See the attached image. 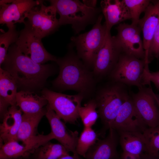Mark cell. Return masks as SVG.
Here are the masks:
<instances>
[{
  "label": "cell",
  "instance_id": "obj_22",
  "mask_svg": "<svg viewBox=\"0 0 159 159\" xmlns=\"http://www.w3.org/2000/svg\"><path fill=\"white\" fill-rule=\"evenodd\" d=\"M47 104V100L42 96H39L29 90H21L16 94V105L23 113H38Z\"/></svg>",
  "mask_w": 159,
  "mask_h": 159
},
{
  "label": "cell",
  "instance_id": "obj_36",
  "mask_svg": "<svg viewBox=\"0 0 159 159\" xmlns=\"http://www.w3.org/2000/svg\"><path fill=\"white\" fill-rule=\"evenodd\" d=\"M155 97L157 100V102L159 107V93L155 94Z\"/></svg>",
  "mask_w": 159,
  "mask_h": 159
},
{
  "label": "cell",
  "instance_id": "obj_33",
  "mask_svg": "<svg viewBox=\"0 0 159 159\" xmlns=\"http://www.w3.org/2000/svg\"><path fill=\"white\" fill-rule=\"evenodd\" d=\"M82 2L85 6L91 8H95L97 7V0H83Z\"/></svg>",
  "mask_w": 159,
  "mask_h": 159
},
{
  "label": "cell",
  "instance_id": "obj_9",
  "mask_svg": "<svg viewBox=\"0 0 159 159\" xmlns=\"http://www.w3.org/2000/svg\"><path fill=\"white\" fill-rule=\"evenodd\" d=\"M23 29L19 32L15 44L19 50L35 62L43 64L49 61L55 62L57 58L48 52L39 37L25 22Z\"/></svg>",
  "mask_w": 159,
  "mask_h": 159
},
{
  "label": "cell",
  "instance_id": "obj_28",
  "mask_svg": "<svg viewBox=\"0 0 159 159\" xmlns=\"http://www.w3.org/2000/svg\"><path fill=\"white\" fill-rule=\"evenodd\" d=\"M7 27L8 31L0 35V66L6 57L9 48L16 42L19 35V32L17 30L15 25Z\"/></svg>",
  "mask_w": 159,
  "mask_h": 159
},
{
  "label": "cell",
  "instance_id": "obj_16",
  "mask_svg": "<svg viewBox=\"0 0 159 159\" xmlns=\"http://www.w3.org/2000/svg\"><path fill=\"white\" fill-rule=\"evenodd\" d=\"M159 21V0L150 3L145 12L144 16L140 19L138 25L143 34V43L145 52V60L148 62V56L155 31Z\"/></svg>",
  "mask_w": 159,
  "mask_h": 159
},
{
  "label": "cell",
  "instance_id": "obj_34",
  "mask_svg": "<svg viewBox=\"0 0 159 159\" xmlns=\"http://www.w3.org/2000/svg\"><path fill=\"white\" fill-rule=\"evenodd\" d=\"M59 159H81L79 158V157L76 156L74 155L71 156L69 154L63 156Z\"/></svg>",
  "mask_w": 159,
  "mask_h": 159
},
{
  "label": "cell",
  "instance_id": "obj_5",
  "mask_svg": "<svg viewBox=\"0 0 159 159\" xmlns=\"http://www.w3.org/2000/svg\"><path fill=\"white\" fill-rule=\"evenodd\" d=\"M103 15L101 14L89 31L72 37L70 44L74 47L77 54L85 65L92 71L99 51L105 40L107 33L105 23H102Z\"/></svg>",
  "mask_w": 159,
  "mask_h": 159
},
{
  "label": "cell",
  "instance_id": "obj_4",
  "mask_svg": "<svg viewBox=\"0 0 159 159\" xmlns=\"http://www.w3.org/2000/svg\"><path fill=\"white\" fill-rule=\"evenodd\" d=\"M130 95L127 86L110 80L97 90L94 99L105 130L110 128L120 108Z\"/></svg>",
  "mask_w": 159,
  "mask_h": 159
},
{
  "label": "cell",
  "instance_id": "obj_19",
  "mask_svg": "<svg viewBox=\"0 0 159 159\" xmlns=\"http://www.w3.org/2000/svg\"><path fill=\"white\" fill-rule=\"evenodd\" d=\"M22 114L16 105L9 107L0 125V144L12 140H18L17 135Z\"/></svg>",
  "mask_w": 159,
  "mask_h": 159
},
{
  "label": "cell",
  "instance_id": "obj_29",
  "mask_svg": "<svg viewBox=\"0 0 159 159\" xmlns=\"http://www.w3.org/2000/svg\"><path fill=\"white\" fill-rule=\"evenodd\" d=\"M79 113L84 127H92L99 116L94 99L90 100L83 106H81L79 109Z\"/></svg>",
  "mask_w": 159,
  "mask_h": 159
},
{
  "label": "cell",
  "instance_id": "obj_20",
  "mask_svg": "<svg viewBox=\"0 0 159 159\" xmlns=\"http://www.w3.org/2000/svg\"><path fill=\"white\" fill-rule=\"evenodd\" d=\"M119 142L123 150L122 157L140 158L146 153V148L142 133L121 131L117 132Z\"/></svg>",
  "mask_w": 159,
  "mask_h": 159
},
{
  "label": "cell",
  "instance_id": "obj_12",
  "mask_svg": "<svg viewBox=\"0 0 159 159\" xmlns=\"http://www.w3.org/2000/svg\"><path fill=\"white\" fill-rule=\"evenodd\" d=\"M136 93H130L134 104L148 127L159 125V107L151 87L138 88Z\"/></svg>",
  "mask_w": 159,
  "mask_h": 159
},
{
  "label": "cell",
  "instance_id": "obj_15",
  "mask_svg": "<svg viewBox=\"0 0 159 159\" xmlns=\"http://www.w3.org/2000/svg\"><path fill=\"white\" fill-rule=\"evenodd\" d=\"M41 0H13L11 3L0 5V23L8 27L17 23H24L26 14L39 4Z\"/></svg>",
  "mask_w": 159,
  "mask_h": 159
},
{
  "label": "cell",
  "instance_id": "obj_27",
  "mask_svg": "<svg viewBox=\"0 0 159 159\" xmlns=\"http://www.w3.org/2000/svg\"><path fill=\"white\" fill-rule=\"evenodd\" d=\"M142 134L146 153L151 157H158L159 155V125L148 127Z\"/></svg>",
  "mask_w": 159,
  "mask_h": 159
},
{
  "label": "cell",
  "instance_id": "obj_30",
  "mask_svg": "<svg viewBox=\"0 0 159 159\" xmlns=\"http://www.w3.org/2000/svg\"><path fill=\"white\" fill-rule=\"evenodd\" d=\"M129 11L132 24L138 25L141 14L145 12L151 1L149 0H123Z\"/></svg>",
  "mask_w": 159,
  "mask_h": 159
},
{
  "label": "cell",
  "instance_id": "obj_25",
  "mask_svg": "<svg viewBox=\"0 0 159 159\" xmlns=\"http://www.w3.org/2000/svg\"><path fill=\"white\" fill-rule=\"evenodd\" d=\"M34 153L35 154V159H59L69 154V152L62 145L49 141L40 146Z\"/></svg>",
  "mask_w": 159,
  "mask_h": 159
},
{
  "label": "cell",
  "instance_id": "obj_8",
  "mask_svg": "<svg viewBox=\"0 0 159 159\" xmlns=\"http://www.w3.org/2000/svg\"><path fill=\"white\" fill-rule=\"evenodd\" d=\"M55 7L47 6L41 0L40 3L32 8L26 15L27 24L40 38L55 32L60 26L56 17Z\"/></svg>",
  "mask_w": 159,
  "mask_h": 159
},
{
  "label": "cell",
  "instance_id": "obj_35",
  "mask_svg": "<svg viewBox=\"0 0 159 159\" xmlns=\"http://www.w3.org/2000/svg\"><path fill=\"white\" fill-rule=\"evenodd\" d=\"M121 159H140V158L131 156L122 157Z\"/></svg>",
  "mask_w": 159,
  "mask_h": 159
},
{
  "label": "cell",
  "instance_id": "obj_32",
  "mask_svg": "<svg viewBox=\"0 0 159 159\" xmlns=\"http://www.w3.org/2000/svg\"><path fill=\"white\" fill-rule=\"evenodd\" d=\"M145 77L146 85L151 87V82H152L157 90L159 91V71L152 72L150 71H146Z\"/></svg>",
  "mask_w": 159,
  "mask_h": 159
},
{
  "label": "cell",
  "instance_id": "obj_17",
  "mask_svg": "<svg viewBox=\"0 0 159 159\" xmlns=\"http://www.w3.org/2000/svg\"><path fill=\"white\" fill-rule=\"evenodd\" d=\"M119 142L117 132L110 128L107 135L98 140L87 153L86 159H118L117 147Z\"/></svg>",
  "mask_w": 159,
  "mask_h": 159
},
{
  "label": "cell",
  "instance_id": "obj_2",
  "mask_svg": "<svg viewBox=\"0 0 159 159\" xmlns=\"http://www.w3.org/2000/svg\"><path fill=\"white\" fill-rule=\"evenodd\" d=\"M0 67L11 74L18 86L26 90L42 87L53 70L51 65L37 63L25 55L15 43L9 48Z\"/></svg>",
  "mask_w": 159,
  "mask_h": 159
},
{
  "label": "cell",
  "instance_id": "obj_37",
  "mask_svg": "<svg viewBox=\"0 0 159 159\" xmlns=\"http://www.w3.org/2000/svg\"><path fill=\"white\" fill-rule=\"evenodd\" d=\"M23 158L21 157L16 158L7 159H23Z\"/></svg>",
  "mask_w": 159,
  "mask_h": 159
},
{
  "label": "cell",
  "instance_id": "obj_21",
  "mask_svg": "<svg viewBox=\"0 0 159 159\" xmlns=\"http://www.w3.org/2000/svg\"><path fill=\"white\" fill-rule=\"evenodd\" d=\"M46 108L40 112L33 114L23 113L17 138L27 145L36 140L38 135H36L38 125L42 117L45 115Z\"/></svg>",
  "mask_w": 159,
  "mask_h": 159
},
{
  "label": "cell",
  "instance_id": "obj_14",
  "mask_svg": "<svg viewBox=\"0 0 159 159\" xmlns=\"http://www.w3.org/2000/svg\"><path fill=\"white\" fill-rule=\"evenodd\" d=\"M45 115L50 124L51 132L54 139L63 146L67 151L72 152L73 155L79 157L76 151V146L78 137L77 131L68 132L61 119L47 105Z\"/></svg>",
  "mask_w": 159,
  "mask_h": 159
},
{
  "label": "cell",
  "instance_id": "obj_26",
  "mask_svg": "<svg viewBox=\"0 0 159 159\" xmlns=\"http://www.w3.org/2000/svg\"><path fill=\"white\" fill-rule=\"evenodd\" d=\"M97 137L92 127H84L77 140L76 148L77 154L85 158L88 150L98 140Z\"/></svg>",
  "mask_w": 159,
  "mask_h": 159
},
{
  "label": "cell",
  "instance_id": "obj_10",
  "mask_svg": "<svg viewBox=\"0 0 159 159\" xmlns=\"http://www.w3.org/2000/svg\"><path fill=\"white\" fill-rule=\"evenodd\" d=\"M121 50L110 31H107L103 44L96 57L92 72L97 80L108 77L117 64Z\"/></svg>",
  "mask_w": 159,
  "mask_h": 159
},
{
  "label": "cell",
  "instance_id": "obj_7",
  "mask_svg": "<svg viewBox=\"0 0 159 159\" xmlns=\"http://www.w3.org/2000/svg\"><path fill=\"white\" fill-rule=\"evenodd\" d=\"M42 93L48 102L47 105L65 122L74 123L80 117L79 109L84 98L82 95H68L47 89Z\"/></svg>",
  "mask_w": 159,
  "mask_h": 159
},
{
  "label": "cell",
  "instance_id": "obj_24",
  "mask_svg": "<svg viewBox=\"0 0 159 159\" xmlns=\"http://www.w3.org/2000/svg\"><path fill=\"white\" fill-rule=\"evenodd\" d=\"M36 150L32 145H22L17 140H10L0 144V159L25 157L34 153Z\"/></svg>",
  "mask_w": 159,
  "mask_h": 159
},
{
  "label": "cell",
  "instance_id": "obj_31",
  "mask_svg": "<svg viewBox=\"0 0 159 159\" xmlns=\"http://www.w3.org/2000/svg\"><path fill=\"white\" fill-rule=\"evenodd\" d=\"M155 58H159V21L156 27L148 56V62L150 63Z\"/></svg>",
  "mask_w": 159,
  "mask_h": 159
},
{
  "label": "cell",
  "instance_id": "obj_23",
  "mask_svg": "<svg viewBox=\"0 0 159 159\" xmlns=\"http://www.w3.org/2000/svg\"><path fill=\"white\" fill-rule=\"evenodd\" d=\"M18 86L14 79L6 71L0 68V101L10 106L16 105Z\"/></svg>",
  "mask_w": 159,
  "mask_h": 159
},
{
  "label": "cell",
  "instance_id": "obj_13",
  "mask_svg": "<svg viewBox=\"0 0 159 159\" xmlns=\"http://www.w3.org/2000/svg\"><path fill=\"white\" fill-rule=\"evenodd\" d=\"M148 127L130 95L120 108L110 128L117 132L123 131L142 133Z\"/></svg>",
  "mask_w": 159,
  "mask_h": 159
},
{
  "label": "cell",
  "instance_id": "obj_6",
  "mask_svg": "<svg viewBox=\"0 0 159 159\" xmlns=\"http://www.w3.org/2000/svg\"><path fill=\"white\" fill-rule=\"evenodd\" d=\"M149 69L148 64L145 60L121 53L107 78L127 86H135L139 88L146 85L145 73Z\"/></svg>",
  "mask_w": 159,
  "mask_h": 159
},
{
  "label": "cell",
  "instance_id": "obj_1",
  "mask_svg": "<svg viewBox=\"0 0 159 159\" xmlns=\"http://www.w3.org/2000/svg\"><path fill=\"white\" fill-rule=\"evenodd\" d=\"M73 48L70 44L66 54L62 57L57 58L56 62L59 66V73L53 84L59 90H73L84 98L89 97L95 90L97 79Z\"/></svg>",
  "mask_w": 159,
  "mask_h": 159
},
{
  "label": "cell",
  "instance_id": "obj_11",
  "mask_svg": "<svg viewBox=\"0 0 159 159\" xmlns=\"http://www.w3.org/2000/svg\"><path fill=\"white\" fill-rule=\"evenodd\" d=\"M116 29L117 34L113 37L122 53L145 60V52L139 26L124 22L120 24Z\"/></svg>",
  "mask_w": 159,
  "mask_h": 159
},
{
  "label": "cell",
  "instance_id": "obj_3",
  "mask_svg": "<svg viewBox=\"0 0 159 159\" xmlns=\"http://www.w3.org/2000/svg\"><path fill=\"white\" fill-rule=\"evenodd\" d=\"M48 1L59 15V26L70 24L75 34L84 30L88 25L95 24L102 12L100 7H89L78 0Z\"/></svg>",
  "mask_w": 159,
  "mask_h": 159
},
{
  "label": "cell",
  "instance_id": "obj_18",
  "mask_svg": "<svg viewBox=\"0 0 159 159\" xmlns=\"http://www.w3.org/2000/svg\"><path fill=\"white\" fill-rule=\"evenodd\" d=\"M100 4L107 31H110L114 25L131 19L129 11L123 0H103Z\"/></svg>",
  "mask_w": 159,
  "mask_h": 159
}]
</instances>
